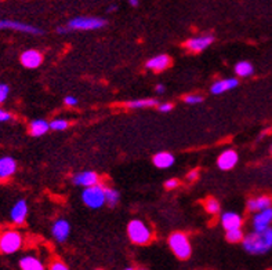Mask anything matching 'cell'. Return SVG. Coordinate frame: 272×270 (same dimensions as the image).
I'll use <instances>...</instances> for the list:
<instances>
[{
    "label": "cell",
    "instance_id": "1",
    "mask_svg": "<svg viewBox=\"0 0 272 270\" xmlns=\"http://www.w3.org/2000/svg\"><path fill=\"white\" fill-rule=\"evenodd\" d=\"M243 248L253 255H263L272 248V229L254 230L253 233L243 237Z\"/></svg>",
    "mask_w": 272,
    "mask_h": 270
},
{
    "label": "cell",
    "instance_id": "2",
    "mask_svg": "<svg viewBox=\"0 0 272 270\" xmlns=\"http://www.w3.org/2000/svg\"><path fill=\"white\" fill-rule=\"evenodd\" d=\"M127 235L130 237L134 244H138V245H144L151 241V237L152 233L148 228L147 225L140 219H133L129 226H127Z\"/></svg>",
    "mask_w": 272,
    "mask_h": 270
},
{
    "label": "cell",
    "instance_id": "3",
    "mask_svg": "<svg viewBox=\"0 0 272 270\" xmlns=\"http://www.w3.org/2000/svg\"><path fill=\"white\" fill-rule=\"evenodd\" d=\"M169 245L175 254V256L180 259H188L192 254L189 239L187 237V235H184L181 232H175L169 237Z\"/></svg>",
    "mask_w": 272,
    "mask_h": 270
},
{
    "label": "cell",
    "instance_id": "4",
    "mask_svg": "<svg viewBox=\"0 0 272 270\" xmlns=\"http://www.w3.org/2000/svg\"><path fill=\"white\" fill-rule=\"evenodd\" d=\"M82 200L89 208L97 210L105 204V187L101 185H93L87 186L82 193Z\"/></svg>",
    "mask_w": 272,
    "mask_h": 270
},
{
    "label": "cell",
    "instance_id": "5",
    "mask_svg": "<svg viewBox=\"0 0 272 270\" xmlns=\"http://www.w3.org/2000/svg\"><path fill=\"white\" fill-rule=\"evenodd\" d=\"M22 247L21 233L15 230H7L0 236V251L6 255L14 254Z\"/></svg>",
    "mask_w": 272,
    "mask_h": 270
},
{
    "label": "cell",
    "instance_id": "6",
    "mask_svg": "<svg viewBox=\"0 0 272 270\" xmlns=\"http://www.w3.org/2000/svg\"><path fill=\"white\" fill-rule=\"evenodd\" d=\"M106 25L105 20L96 17H77L68 22L69 30H96Z\"/></svg>",
    "mask_w": 272,
    "mask_h": 270
},
{
    "label": "cell",
    "instance_id": "7",
    "mask_svg": "<svg viewBox=\"0 0 272 270\" xmlns=\"http://www.w3.org/2000/svg\"><path fill=\"white\" fill-rule=\"evenodd\" d=\"M272 222V207L265 208L258 211L253 218V228L254 230H264V229L270 228Z\"/></svg>",
    "mask_w": 272,
    "mask_h": 270
},
{
    "label": "cell",
    "instance_id": "8",
    "mask_svg": "<svg viewBox=\"0 0 272 270\" xmlns=\"http://www.w3.org/2000/svg\"><path fill=\"white\" fill-rule=\"evenodd\" d=\"M214 37L210 35H203V36H198V37H192L189 39L188 42L185 43V47L194 53H201L203 50H206L209 47L210 44L213 43Z\"/></svg>",
    "mask_w": 272,
    "mask_h": 270
},
{
    "label": "cell",
    "instance_id": "9",
    "mask_svg": "<svg viewBox=\"0 0 272 270\" xmlns=\"http://www.w3.org/2000/svg\"><path fill=\"white\" fill-rule=\"evenodd\" d=\"M43 62V57L39 51L36 50H28L21 54V63L28 68V69H35L37 66H40Z\"/></svg>",
    "mask_w": 272,
    "mask_h": 270
},
{
    "label": "cell",
    "instance_id": "10",
    "mask_svg": "<svg viewBox=\"0 0 272 270\" xmlns=\"http://www.w3.org/2000/svg\"><path fill=\"white\" fill-rule=\"evenodd\" d=\"M0 29H15V30H21L25 33H32V35H40L42 30L35 27H31L27 24H22V22L17 21H8V20H3L0 21Z\"/></svg>",
    "mask_w": 272,
    "mask_h": 270
},
{
    "label": "cell",
    "instance_id": "11",
    "mask_svg": "<svg viewBox=\"0 0 272 270\" xmlns=\"http://www.w3.org/2000/svg\"><path fill=\"white\" fill-rule=\"evenodd\" d=\"M238 163V153L235 150H225L223 152L220 156H218V159H217V166L220 170H231V168H234V167L237 166Z\"/></svg>",
    "mask_w": 272,
    "mask_h": 270
},
{
    "label": "cell",
    "instance_id": "12",
    "mask_svg": "<svg viewBox=\"0 0 272 270\" xmlns=\"http://www.w3.org/2000/svg\"><path fill=\"white\" fill-rule=\"evenodd\" d=\"M27 215H28V204L25 200H18L15 203V206L11 210V221L17 223V225H21L27 219Z\"/></svg>",
    "mask_w": 272,
    "mask_h": 270
},
{
    "label": "cell",
    "instance_id": "13",
    "mask_svg": "<svg viewBox=\"0 0 272 270\" xmlns=\"http://www.w3.org/2000/svg\"><path fill=\"white\" fill-rule=\"evenodd\" d=\"M98 175L96 173H93V171H83V173H79L76 174L75 177H73V183L77 185V186H93V185H96L98 183Z\"/></svg>",
    "mask_w": 272,
    "mask_h": 270
},
{
    "label": "cell",
    "instance_id": "14",
    "mask_svg": "<svg viewBox=\"0 0 272 270\" xmlns=\"http://www.w3.org/2000/svg\"><path fill=\"white\" fill-rule=\"evenodd\" d=\"M69 232H70L69 223L65 221V219H58V221L54 223V226H53V236L56 237L57 241H60V242H64L67 239H68Z\"/></svg>",
    "mask_w": 272,
    "mask_h": 270
},
{
    "label": "cell",
    "instance_id": "15",
    "mask_svg": "<svg viewBox=\"0 0 272 270\" xmlns=\"http://www.w3.org/2000/svg\"><path fill=\"white\" fill-rule=\"evenodd\" d=\"M17 170V163L13 157H1L0 159V180H7Z\"/></svg>",
    "mask_w": 272,
    "mask_h": 270
},
{
    "label": "cell",
    "instance_id": "16",
    "mask_svg": "<svg viewBox=\"0 0 272 270\" xmlns=\"http://www.w3.org/2000/svg\"><path fill=\"white\" fill-rule=\"evenodd\" d=\"M238 84H239L238 79H223V80H218L211 86V92L216 94V95H220V94H224L227 91L234 90Z\"/></svg>",
    "mask_w": 272,
    "mask_h": 270
},
{
    "label": "cell",
    "instance_id": "17",
    "mask_svg": "<svg viewBox=\"0 0 272 270\" xmlns=\"http://www.w3.org/2000/svg\"><path fill=\"white\" fill-rule=\"evenodd\" d=\"M221 223L225 230L242 228V218L237 212H224L221 215Z\"/></svg>",
    "mask_w": 272,
    "mask_h": 270
},
{
    "label": "cell",
    "instance_id": "18",
    "mask_svg": "<svg viewBox=\"0 0 272 270\" xmlns=\"http://www.w3.org/2000/svg\"><path fill=\"white\" fill-rule=\"evenodd\" d=\"M170 65V58L165 54L162 56H156L154 58H151L147 62V68L151 70H155V72H161V70H165Z\"/></svg>",
    "mask_w": 272,
    "mask_h": 270
},
{
    "label": "cell",
    "instance_id": "19",
    "mask_svg": "<svg viewBox=\"0 0 272 270\" xmlns=\"http://www.w3.org/2000/svg\"><path fill=\"white\" fill-rule=\"evenodd\" d=\"M154 164L158 168H169L174 164V156L169 152L156 153L154 156Z\"/></svg>",
    "mask_w": 272,
    "mask_h": 270
},
{
    "label": "cell",
    "instance_id": "20",
    "mask_svg": "<svg viewBox=\"0 0 272 270\" xmlns=\"http://www.w3.org/2000/svg\"><path fill=\"white\" fill-rule=\"evenodd\" d=\"M49 123H47L46 120H42V119L34 120V121L29 124V132H31V135H34V137H42V135H44L46 132L49 131Z\"/></svg>",
    "mask_w": 272,
    "mask_h": 270
},
{
    "label": "cell",
    "instance_id": "21",
    "mask_svg": "<svg viewBox=\"0 0 272 270\" xmlns=\"http://www.w3.org/2000/svg\"><path fill=\"white\" fill-rule=\"evenodd\" d=\"M272 200L270 197H257V199H253L247 203V208L250 210L251 212H258L261 210L271 207Z\"/></svg>",
    "mask_w": 272,
    "mask_h": 270
},
{
    "label": "cell",
    "instance_id": "22",
    "mask_svg": "<svg viewBox=\"0 0 272 270\" xmlns=\"http://www.w3.org/2000/svg\"><path fill=\"white\" fill-rule=\"evenodd\" d=\"M20 268L22 270H43V263L35 256H24L20 261Z\"/></svg>",
    "mask_w": 272,
    "mask_h": 270
},
{
    "label": "cell",
    "instance_id": "23",
    "mask_svg": "<svg viewBox=\"0 0 272 270\" xmlns=\"http://www.w3.org/2000/svg\"><path fill=\"white\" fill-rule=\"evenodd\" d=\"M158 101L151 98V99H136V101H130L127 102V108L130 109H141V108H152L156 106Z\"/></svg>",
    "mask_w": 272,
    "mask_h": 270
},
{
    "label": "cell",
    "instance_id": "24",
    "mask_svg": "<svg viewBox=\"0 0 272 270\" xmlns=\"http://www.w3.org/2000/svg\"><path fill=\"white\" fill-rule=\"evenodd\" d=\"M235 72H237L238 76L240 77H247L253 75L254 72V68L250 62H246V61H242V62H238L235 65Z\"/></svg>",
    "mask_w": 272,
    "mask_h": 270
},
{
    "label": "cell",
    "instance_id": "25",
    "mask_svg": "<svg viewBox=\"0 0 272 270\" xmlns=\"http://www.w3.org/2000/svg\"><path fill=\"white\" fill-rule=\"evenodd\" d=\"M119 199H120V196H119L118 190L111 189V187H105V203H106L108 206L115 207V206L118 204Z\"/></svg>",
    "mask_w": 272,
    "mask_h": 270
},
{
    "label": "cell",
    "instance_id": "26",
    "mask_svg": "<svg viewBox=\"0 0 272 270\" xmlns=\"http://www.w3.org/2000/svg\"><path fill=\"white\" fill-rule=\"evenodd\" d=\"M227 240L230 242H239L243 240V232L242 229H231V230H227Z\"/></svg>",
    "mask_w": 272,
    "mask_h": 270
},
{
    "label": "cell",
    "instance_id": "27",
    "mask_svg": "<svg viewBox=\"0 0 272 270\" xmlns=\"http://www.w3.org/2000/svg\"><path fill=\"white\" fill-rule=\"evenodd\" d=\"M68 125H69V123H68L67 120L57 119V120H53V121L50 123V128L54 130V131H64V130L68 128Z\"/></svg>",
    "mask_w": 272,
    "mask_h": 270
},
{
    "label": "cell",
    "instance_id": "28",
    "mask_svg": "<svg viewBox=\"0 0 272 270\" xmlns=\"http://www.w3.org/2000/svg\"><path fill=\"white\" fill-rule=\"evenodd\" d=\"M204 207L210 214H217L220 211V203L216 199H207V201L204 203Z\"/></svg>",
    "mask_w": 272,
    "mask_h": 270
},
{
    "label": "cell",
    "instance_id": "29",
    "mask_svg": "<svg viewBox=\"0 0 272 270\" xmlns=\"http://www.w3.org/2000/svg\"><path fill=\"white\" fill-rule=\"evenodd\" d=\"M8 94H10V89L6 84H0V104H3L7 99Z\"/></svg>",
    "mask_w": 272,
    "mask_h": 270
},
{
    "label": "cell",
    "instance_id": "30",
    "mask_svg": "<svg viewBox=\"0 0 272 270\" xmlns=\"http://www.w3.org/2000/svg\"><path fill=\"white\" fill-rule=\"evenodd\" d=\"M185 102L188 105L201 104V102H203V98L201 95H188V97H185Z\"/></svg>",
    "mask_w": 272,
    "mask_h": 270
},
{
    "label": "cell",
    "instance_id": "31",
    "mask_svg": "<svg viewBox=\"0 0 272 270\" xmlns=\"http://www.w3.org/2000/svg\"><path fill=\"white\" fill-rule=\"evenodd\" d=\"M11 119H13V116H11L8 112L0 109V123H3V121H8V120H11Z\"/></svg>",
    "mask_w": 272,
    "mask_h": 270
},
{
    "label": "cell",
    "instance_id": "32",
    "mask_svg": "<svg viewBox=\"0 0 272 270\" xmlns=\"http://www.w3.org/2000/svg\"><path fill=\"white\" fill-rule=\"evenodd\" d=\"M178 185H180V182H178L177 180H174V178H173V180H169L168 182L165 183L166 189H175Z\"/></svg>",
    "mask_w": 272,
    "mask_h": 270
},
{
    "label": "cell",
    "instance_id": "33",
    "mask_svg": "<svg viewBox=\"0 0 272 270\" xmlns=\"http://www.w3.org/2000/svg\"><path fill=\"white\" fill-rule=\"evenodd\" d=\"M171 109H173V105L171 104H161L159 105V112H162V113L170 112Z\"/></svg>",
    "mask_w": 272,
    "mask_h": 270
},
{
    "label": "cell",
    "instance_id": "34",
    "mask_svg": "<svg viewBox=\"0 0 272 270\" xmlns=\"http://www.w3.org/2000/svg\"><path fill=\"white\" fill-rule=\"evenodd\" d=\"M51 269L53 270H67L68 269V266H65L63 262H56L53 266H51Z\"/></svg>",
    "mask_w": 272,
    "mask_h": 270
},
{
    "label": "cell",
    "instance_id": "35",
    "mask_svg": "<svg viewBox=\"0 0 272 270\" xmlns=\"http://www.w3.org/2000/svg\"><path fill=\"white\" fill-rule=\"evenodd\" d=\"M65 104L68 106H75L77 104V99L75 97H67L65 98Z\"/></svg>",
    "mask_w": 272,
    "mask_h": 270
},
{
    "label": "cell",
    "instance_id": "36",
    "mask_svg": "<svg viewBox=\"0 0 272 270\" xmlns=\"http://www.w3.org/2000/svg\"><path fill=\"white\" fill-rule=\"evenodd\" d=\"M198 177H199V171H198V170H194V171H191V173L187 175L188 180H195Z\"/></svg>",
    "mask_w": 272,
    "mask_h": 270
},
{
    "label": "cell",
    "instance_id": "37",
    "mask_svg": "<svg viewBox=\"0 0 272 270\" xmlns=\"http://www.w3.org/2000/svg\"><path fill=\"white\" fill-rule=\"evenodd\" d=\"M156 92H158V94H163V92H165V86H163V84H158V86H156Z\"/></svg>",
    "mask_w": 272,
    "mask_h": 270
},
{
    "label": "cell",
    "instance_id": "38",
    "mask_svg": "<svg viewBox=\"0 0 272 270\" xmlns=\"http://www.w3.org/2000/svg\"><path fill=\"white\" fill-rule=\"evenodd\" d=\"M57 30H58L60 33H67V32H69V28H68V27H60Z\"/></svg>",
    "mask_w": 272,
    "mask_h": 270
},
{
    "label": "cell",
    "instance_id": "39",
    "mask_svg": "<svg viewBox=\"0 0 272 270\" xmlns=\"http://www.w3.org/2000/svg\"><path fill=\"white\" fill-rule=\"evenodd\" d=\"M129 3L132 4L133 7H136V6H138V0H129Z\"/></svg>",
    "mask_w": 272,
    "mask_h": 270
},
{
    "label": "cell",
    "instance_id": "40",
    "mask_svg": "<svg viewBox=\"0 0 272 270\" xmlns=\"http://www.w3.org/2000/svg\"><path fill=\"white\" fill-rule=\"evenodd\" d=\"M116 8H118L116 6H111V7L108 8V11H113V10H116Z\"/></svg>",
    "mask_w": 272,
    "mask_h": 270
}]
</instances>
